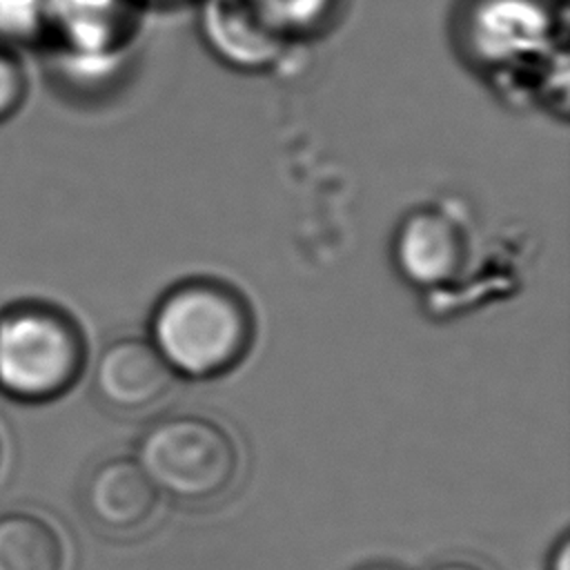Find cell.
Instances as JSON below:
<instances>
[{
    "instance_id": "1",
    "label": "cell",
    "mask_w": 570,
    "mask_h": 570,
    "mask_svg": "<svg viewBox=\"0 0 570 570\" xmlns=\"http://www.w3.org/2000/svg\"><path fill=\"white\" fill-rule=\"evenodd\" d=\"M151 343L174 374L212 379L247 354L252 314L234 289L212 281H189L158 303Z\"/></svg>"
},
{
    "instance_id": "2",
    "label": "cell",
    "mask_w": 570,
    "mask_h": 570,
    "mask_svg": "<svg viewBox=\"0 0 570 570\" xmlns=\"http://www.w3.org/2000/svg\"><path fill=\"white\" fill-rule=\"evenodd\" d=\"M85 365L80 327L47 303H16L0 312V390L24 403L65 394Z\"/></svg>"
},
{
    "instance_id": "3",
    "label": "cell",
    "mask_w": 570,
    "mask_h": 570,
    "mask_svg": "<svg viewBox=\"0 0 570 570\" xmlns=\"http://www.w3.org/2000/svg\"><path fill=\"white\" fill-rule=\"evenodd\" d=\"M138 461L160 492L185 503L227 494L243 463L236 439L220 423L194 414L154 423L140 441Z\"/></svg>"
},
{
    "instance_id": "4",
    "label": "cell",
    "mask_w": 570,
    "mask_h": 570,
    "mask_svg": "<svg viewBox=\"0 0 570 570\" xmlns=\"http://www.w3.org/2000/svg\"><path fill=\"white\" fill-rule=\"evenodd\" d=\"M174 370L151 341L118 338L109 343L94 370L96 392L122 412H140L165 399L174 385Z\"/></svg>"
},
{
    "instance_id": "5",
    "label": "cell",
    "mask_w": 570,
    "mask_h": 570,
    "mask_svg": "<svg viewBox=\"0 0 570 570\" xmlns=\"http://www.w3.org/2000/svg\"><path fill=\"white\" fill-rule=\"evenodd\" d=\"M158 508L160 490L138 459H107L87 479L85 510L109 532H138L156 519Z\"/></svg>"
},
{
    "instance_id": "6",
    "label": "cell",
    "mask_w": 570,
    "mask_h": 570,
    "mask_svg": "<svg viewBox=\"0 0 570 570\" xmlns=\"http://www.w3.org/2000/svg\"><path fill=\"white\" fill-rule=\"evenodd\" d=\"M394 256L403 276L414 285H441L463 263L461 229L439 209H414L396 229Z\"/></svg>"
},
{
    "instance_id": "7",
    "label": "cell",
    "mask_w": 570,
    "mask_h": 570,
    "mask_svg": "<svg viewBox=\"0 0 570 570\" xmlns=\"http://www.w3.org/2000/svg\"><path fill=\"white\" fill-rule=\"evenodd\" d=\"M203 29L212 47L245 65L276 56L289 33L263 0H205Z\"/></svg>"
},
{
    "instance_id": "8",
    "label": "cell",
    "mask_w": 570,
    "mask_h": 570,
    "mask_svg": "<svg viewBox=\"0 0 570 570\" xmlns=\"http://www.w3.org/2000/svg\"><path fill=\"white\" fill-rule=\"evenodd\" d=\"M69 548L45 514L16 510L0 514V570H67Z\"/></svg>"
},
{
    "instance_id": "9",
    "label": "cell",
    "mask_w": 570,
    "mask_h": 570,
    "mask_svg": "<svg viewBox=\"0 0 570 570\" xmlns=\"http://www.w3.org/2000/svg\"><path fill=\"white\" fill-rule=\"evenodd\" d=\"M129 7V0H45V20H56L69 33L91 40L102 36Z\"/></svg>"
},
{
    "instance_id": "10",
    "label": "cell",
    "mask_w": 570,
    "mask_h": 570,
    "mask_svg": "<svg viewBox=\"0 0 570 570\" xmlns=\"http://www.w3.org/2000/svg\"><path fill=\"white\" fill-rule=\"evenodd\" d=\"M45 20V0H0V33L18 38L38 29Z\"/></svg>"
},
{
    "instance_id": "11",
    "label": "cell",
    "mask_w": 570,
    "mask_h": 570,
    "mask_svg": "<svg viewBox=\"0 0 570 570\" xmlns=\"http://www.w3.org/2000/svg\"><path fill=\"white\" fill-rule=\"evenodd\" d=\"M27 73L20 60L0 45V120L9 118L24 100Z\"/></svg>"
},
{
    "instance_id": "12",
    "label": "cell",
    "mask_w": 570,
    "mask_h": 570,
    "mask_svg": "<svg viewBox=\"0 0 570 570\" xmlns=\"http://www.w3.org/2000/svg\"><path fill=\"white\" fill-rule=\"evenodd\" d=\"M274 16L285 24L287 31L303 29L316 22L327 9L332 0H263Z\"/></svg>"
},
{
    "instance_id": "13",
    "label": "cell",
    "mask_w": 570,
    "mask_h": 570,
    "mask_svg": "<svg viewBox=\"0 0 570 570\" xmlns=\"http://www.w3.org/2000/svg\"><path fill=\"white\" fill-rule=\"evenodd\" d=\"M432 570H485L483 566L474 563V561H463V559H454V561H443L439 566H434Z\"/></svg>"
},
{
    "instance_id": "14",
    "label": "cell",
    "mask_w": 570,
    "mask_h": 570,
    "mask_svg": "<svg viewBox=\"0 0 570 570\" xmlns=\"http://www.w3.org/2000/svg\"><path fill=\"white\" fill-rule=\"evenodd\" d=\"M361 570H403V568H399L394 563H372V566H365Z\"/></svg>"
},
{
    "instance_id": "15",
    "label": "cell",
    "mask_w": 570,
    "mask_h": 570,
    "mask_svg": "<svg viewBox=\"0 0 570 570\" xmlns=\"http://www.w3.org/2000/svg\"><path fill=\"white\" fill-rule=\"evenodd\" d=\"M2 459H4V445H2V436H0V468H2Z\"/></svg>"
}]
</instances>
